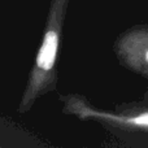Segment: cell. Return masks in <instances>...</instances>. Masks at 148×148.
<instances>
[{"instance_id":"cell-3","label":"cell","mask_w":148,"mask_h":148,"mask_svg":"<svg viewBox=\"0 0 148 148\" xmlns=\"http://www.w3.org/2000/svg\"><path fill=\"white\" fill-rule=\"evenodd\" d=\"M112 48L121 66L148 79V23L126 29L114 39Z\"/></svg>"},{"instance_id":"cell-4","label":"cell","mask_w":148,"mask_h":148,"mask_svg":"<svg viewBox=\"0 0 148 148\" xmlns=\"http://www.w3.org/2000/svg\"><path fill=\"white\" fill-rule=\"evenodd\" d=\"M143 101H146V103H148V87L146 88V91H144V95H143Z\"/></svg>"},{"instance_id":"cell-2","label":"cell","mask_w":148,"mask_h":148,"mask_svg":"<svg viewBox=\"0 0 148 148\" xmlns=\"http://www.w3.org/2000/svg\"><path fill=\"white\" fill-rule=\"evenodd\" d=\"M69 3L70 0H51L49 3L43 38L17 107V113L20 114L31 110L39 99L53 92L57 87V57Z\"/></svg>"},{"instance_id":"cell-1","label":"cell","mask_w":148,"mask_h":148,"mask_svg":"<svg viewBox=\"0 0 148 148\" xmlns=\"http://www.w3.org/2000/svg\"><path fill=\"white\" fill-rule=\"evenodd\" d=\"M64 114L79 121L95 122L126 146L148 147V103L116 104L112 109L94 105L84 95H60Z\"/></svg>"}]
</instances>
